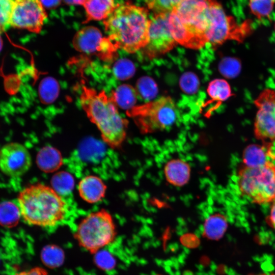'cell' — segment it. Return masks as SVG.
Instances as JSON below:
<instances>
[{
  "instance_id": "44dd1931",
  "label": "cell",
  "mask_w": 275,
  "mask_h": 275,
  "mask_svg": "<svg viewBox=\"0 0 275 275\" xmlns=\"http://www.w3.org/2000/svg\"><path fill=\"white\" fill-rule=\"evenodd\" d=\"M21 216L19 206L11 201L0 204V224L6 227L16 226Z\"/></svg>"
},
{
  "instance_id": "d4e9b609",
  "label": "cell",
  "mask_w": 275,
  "mask_h": 275,
  "mask_svg": "<svg viewBox=\"0 0 275 275\" xmlns=\"http://www.w3.org/2000/svg\"><path fill=\"white\" fill-rule=\"evenodd\" d=\"M154 14L170 13L182 0H144Z\"/></svg>"
},
{
  "instance_id": "f1b7e54d",
  "label": "cell",
  "mask_w": 275,
  "mask_h": 275,
  "mask_svg": "<svg viewBox=\"0 0 275 275\" xmlns=\"http://www.w3.org/2000/svg\"><path fill=\"white\" fill-rule=\"evenodd\" d=\"M138 87L140 94L144 98H152L156 93L157 88L155 82L148 77H143L139 80Z\"/></svg>"
},
{
  "instance_id": "8992f818",
  "label": "cell",
  "mask_w": 275,
  "mask_h": 275,
  "mask_svg": "<svg viewBox=\"0 0 275 275\" xmlns=\"http://www.w3.org/2000/svg\"><path fill=\"white\" fill-rule=\"evenodd\" d=\"M241 193L253 203L263 204L275 199V166L273 163L251 168L244 166L237 174Z\"/></svg>"
},
{
  "instance_id": "5bb4252c",
  "label": "cell",
  "mask_w": 275,
  "mask_h": 275,
  "mask_svg": "<svg viewBox=\"0 0 275 275\" xmlns=\"http://www.w3.org/2000/svg\"><path fill=\"white\" fill-rule=\"evenodd\" d=\"M77 188L83 200L88 203L94 204L101 201L105 197L107 186L99 177L89 175L79 181Z\"/></svg>"
},
{
  "instance_id": "1f68e13d",
  "label": "cell",
  "mask_w": 275,
  "mask_h": 275,
  "mask_svg": "<svg viewBox=\"0 0 275 275\" xmlns=\"http://www.w3.org/2000/svg\"><path fill=\"white\" fill-rule=\"evenodd\" d=\"M181 85L186 92H194L197 89L198 80L195 75L188 73L182 77Z\"/></svg>"
},
{
  "instance_id": "9a60e30c",
  "label": "cell",
  "mask_w": 275,
  "mask_h": 275,
  "mask_svg": "<svg viewBox=\"0 0 275 275\" xmlns=\"http://www.w3.org/2000/svg\"><path fill=\"white\" fill-rule=\"evenodd\" d=\"M166 180L175 186H182L189 181L190 168L189 164L181 159H173L168 161L164 167Z\"/></svg>"
},
{
  "instance_id": "74e56055",
  "label": "cell",
  "mask_w": 275,
  "mask_h": 275,
  "mask_svg": "<svg viewBox=\"0 0 275 275\" xmlns=\"http://www.w3.org/2000/svg\"><path fill=\"white\" fill-rule=\"evenodd\" d=\"M3 40H2V37L1 36V33H0V52L2 49V47H3Z\"/></svg>"
},
{
  "instance_id": "5b68a950",
  "label": "cell",
  "mask_w": 275,
  "mask_h": 275,
  "mask_svg": "<svg viewBox=\"0 0 275 275\" xmlns=\"http://www.w3.org/2000/svg\"><path fill=\"white\" fill-rule=\"evenodd\" d=\"M116 235L111 214L105 209L91 212L78 224L74 234L79 245L91 254H96L112 242Z\"/></svg>"
},
{
  "instance_id": "277c9868",
  "label": "cell",
  "mask_w": 275,
  "mask_h": 275,
  "mask_svg": "<svg viewBox=\"0 0 275 275\" xmlns=\"http://www.w3.org/2000/svg\"><path fill=\"white\" fill-rule=\"evenodd\" d=\"M214 1L182 0L169 14L170 27L177 44L198 49L207 43L209 9Z\"/></svg>"
},
{
  "instance_id": "cb8c5ba5",
  "label": "cell",
  "mask_w": 275,
  "mask_h": 275,
  "mask_svg": "<svg viewBox=\"0 0 275 275\" xmlns=\"http://www.w3.org/2000/svg\"><path fill=\"white\" fill-rule=\"evenodd\" d=\"M274 3L275 0H249L251 11L258 19L269 16Z\"/></svg>"
},
{
  "instance_id": "7a4b0ae2",
  "label": "cell",
  "mask_w": 275,
  "mask_h": 275,
  "mask_svg": "<svg viewBox=\"0 0 275 275\" xmlns=\"http://www.w3.org/2000/svg\"><path fill=\"white\" fill-rule=\"evenodd\" d=\"M80 105L90 120L99 130L103 141L110 147H120L126 136L128 121L119 114L117 105L105 91L81 87Z\"/></svg>"
},
{
  "instance_id": "603a6c76",
  "label": "cell",
  "mask_w": 275,
  "mask_h": 275,
  "mask_svg": "<svg viewBox=\"0 0 275 275\" xmlns=\"http://www.w3.org/2000/svg\"><path fill=\"white\" fill-rule=\"evenodd\" d=\"M43 263L49 267L60 266L63 262V251L55 245H48L45 247L41 253Z\"/></svg>"
},
{
  "instance_id": "d590c367",
  "label": "cell",
  "mask_w": 275,
  "mask_h": 275,
  "mask_svg": "<svg viewBox=\"0 0 275 275\" xmlns=\"http://www.w3.org/2000/svg\"><path fill=\"white\" fill-rule=\"evenodd\" d=\"M44 7H51L57 6L60 0H41Z\"/></svg>"
},
{
  "instance_id": "4dcf8cb0",
  "label": "cell",
  "mask_w": 275,
  "mask_h": 275,
  "mask_svg": "<svg viewBox=\"0 0 275 275\" xmlns=\"http://www.w3.org/2000/svg\"><path fill=\"white\" fill-rule=\"evenodd\" d=\"M95 262L98 266L103 269H109L114 267V259L107 252L98 251L95 257Z\"/></svg>"
},
{
  "instance_id": "6da1fadb",
  "label": "cell",
  "mask_w": 275,
  "mask_h": 275,
  "mask_svg": "<svg viewBox=\"0 0 275 275\" xmlns=\"http://www.w3.org/2000/svg\"><path fill=\"white\" fill-rule=\"evenodd\" d=\"M103 22L107 37L118 49L134 53L147 45L150 22L147 9L128 2L118 4Z\"/></svg>"
},
{
  "instance_id": "2e32d148",
  "label": "cell",
  "mask_w": 275,
  "mask_h": 275,
  "mask_svg": "<svg viewBox=\"0 0 275 275\" xmlns=\"http://www.w3.org/2000/svg\"><path fill=\"white\" fill-rule=\"evenodd\" d=\"M82 5L86 14V23L93 20H104L116 5L114 0H84Z\"/></svg>"
},
{
  "instance_id": "4fadbf2b",
  "label": "cell",
  "mask_w": 275,
  "mask_h": 275,
  "mask_svg": "<svg viewBox=\"0 0 275 275\" xmlns=\"http://www.w3.org/2000/svg\"><path fill=\"white\" fill-rule=\"evenodd\" d=\"M32 165V157L23 145L12 142L0 149V170L5 175L16 177L24 174Z\"/></svg>"
},
{
  "instance_id": "7c38bea8",
  "label": "cell",
  "mask_w": 275,
  "mask_h": 275,
  "mask_svg": "<svg viewBox=\"0 0 275 275\" xmlns=\"http://www.w3.org/2000/svg\"><path fill=\"white\" fill-rule=\"evenodd\" d=\"M254 103L257 108L254 123L255 136L269 143L275 141V90L266 89L262 91Z\"/></svg>"
},
{
  "instance_id": "f35d334b",
  "label": "cell",
  "mask_w": 275,
  "mask_h": 275,
  "mask_svg": "<svg viewBox=\"0 0 275 275\" xmlns=\"http://www.w3.org/2000/svg\"><path fill=\"white\" fill-rule=\"evenodd\" d=\"M274 30H275V24H274Z\"/></svg>"
},
{
  "instance_id": "484cf974",
  "label": "cell",
  "mask_w": 275,
  "mask_h": 275,
  "mask_svg": "<svg viewBox=\"0 0 275 275\" xmlns=\"http://www.w3.org/2000/svg\"><path fill=\"white\" fill-rule=\"evenodd\" d=\"M241 63L234 58H226L220 63L219 69L221 73L228 78L237 76L241 70Z\"/></svg>"
},
{
  "instance_id": "d6a6232c",
  "label": "cell",
  "mask_w": 275,
  "mask_h": 275,
  "mask_svg": "<svg viewBox=\"0 0 275 275\" xmlns=\"http://www.w3.org/2000/svg\"><path fill=\"white\" fill-rule=\"evenodd\" d=\"M14 275H48V273L45 269L38 267L29 270L17 272Z\"/></svg>"
},
{
  "instance_id": "f546056e",
  "label": "cell",
  "mask_w": 275,
  "mask_h": 275,
  "mask_svg": "<svg viewBox=\"0 0 275 275\" xmlns=\"http://www.w3.org/2000/svg\"><path fill=\"white\" fill-rule=\"evenodd\" d=\"M134 72V68L130 62L123 60L120 61L115 66L116 75L120 79L131 77Z\"/></svg>"
},
{
  "instance_id": "30bf717a",
  "label": "cell",
  "mask_w": 275,
  "mask_h": 275,
  "mask_svg": "<svg viewBox=\"0 0 275 275\" xmlns=\"http://www.w3.org/2000/svg\"><path fill=\"white\" fill-rule=\"evenodd\" d=\"M169 14H155L150 19L148 42L142 49L149 59L164 54L177 44L170 29Z\"/></svg>"
},
{
  "instance_id": "3957f363",
  "label": "cell",
  "mask_w": 275,
  "mask_h": 275,
  "mask_svg": "<svg viewBox=\"0 0 275 275\" xmlns=\"http://www.w3.org/2000/svg\"><path fill=\"white\" fill-rule=\"evenodd\" d=\"M21 216L28 225L54 227L65 218L67 205L52 187L38 183L23 189L18 196Z\"/></svg>"
},
{
  "instance_id": "e0dca14e",
  "label": "cell",
  "mask_w": 275,
  "mask_h": 275,
  "mask_svg": "<svg viewBox=\"0 0 275 275\" xmlns=\"http://www.w3.org/2000/svg\"><path fill=\"white\" fill-rule=\"evenodd\" d=\"M257 144L250 145L244 150L242 155L244 166L259 167L272 163L268 150V146Z\"/></svg>"
},
{
  "instance_id": "e575fe53",
  "label": "cell",
  "mask_w": 275,
  "mask_h": 275,
  "mask_svg": "<svg viewBox=\"0 0 275 275\" xmlns=\"http://www.w3.org/2000/svg\"><path fill=\"white\" fill-rule=\"evenodd\" d=\"M270 213L269 217V222L271 226L275 229V199L272 201V206L270 209Z\"/></svg>"
},
{
  "instance_id": "ba28073f",
  "label": "cell",
  "mask_w": 275,
  "mask_h": 275,
  "mask_svg": "<svg viewBox=\"0 0 275 275\" xmlns=\"http://www.w3.org/2000/svg\"><path fill=\"white\" fill-rule=\"evenodd\" d=\"M248 22L238 24L226 14L222 6L214 0L210 6L209 21L205 35L207 43L213 45L222 44L228 40L242 42L251 33Z\"/></svg>"
},
{
  "instance_id": "52a82bcc",
  "label": "cell",
  "mask_w": 275,
  "mask_h": 275,
  "mask_svg": "<svg viewBox=\"0 0 275 275\" xmlns=\"http://www.w3.org/2000/svg\"><path fill=\"white\" fill-rule=\"evenodd\" d=\"M142 132L161 130L172 126L177 117V109L170 97H161L157 100L135 106L127 112Z\"/></svg>"
},
{
  "instance_id": "836d02e7",
  "label": "cell",
  "mask_w": 275,
  "mask_h": 275,
  "mask_svg": "<svg viewBox=\"0 0 275 275\" xmlns=\"http://www.w3.org/2000/svg\"><path fill=\"white\" fill-rule=\"evenodd\" d=\"M267 146L271 162L275 166V141L267 143Z\"/></svg>"
},
{
  "instance_id": "4316f807",
  "label": "cell",
  "mask_w": 275,
  "mask_h": 275,
  "mask_svg": "<svg viewBox=\"0 0 275 275\" xmlns=\"http://www.w3.org/2000/svg\"><path fill=\"white\" fill-rule=\"evenodd\" d=\"M52 187L59 194L70 191L73 186V180L70 175L61 172L54 176L52 179Z\"/></svg>"
},
{
  "instance_id": "8fae6325",
  "label": "cell",
  "mask_w": 275,
  "mask_h": 275,
  "mask_svg": "<svg viewBox=\"0 0 275 275\" xmlns=\"http://www.w3.org/2000/svg\"><path fill=\"white\" fill-rule=\"evenodd\" d=\"M47 17L41 0H14L10 25L38 34Z\"/></svg>"
},
{
  "instance_id": "ac0fdd59",
  "label": "cell",
  "mask_w": 275,
  "mask_h": 275,
  "mask_svg": "<svg viewBox=\"0 0 275 275\" xmlns=\"http://www.w3.org/2000/svg\"><path fill=\"white\" fill-rule=\"evenodd\" d=\"M228 227L226 217L221 213L210 215L205 220L203 229V235L210 240H218L226 232Z\"/></svg>"
},
{
  "instance_id": "8d00e7d4",
  "label": "cell",
  "mask_w": 275,
  "mask_h": 275,
  "mask_svg": "<svg viewBox=\"0 0 275 275\" xmlns=\"http://www.w3.org/2000/svg\"><path fill=\"white\" fill-rule=\"evenodd\" d=\"M68 4L82 5L84 0H64Z\"/></svg>"
},
{
  "instance_id": "9c48e42d",
  "label": "cell",
  "mask_w": 275,
  "mask_h": 275,
  "mask_svg": "<svg viewBox=\"0 0 275 275\" xmlns=\"http://www.w3.org/2000/svg\"><path fill=\"white\" fill-rule=\"evenodd\" d=\"M72 44L77 51L96 56L104 61H112L117 55L118 49L115 45L93 26H85L77 32Z\"/></svg>"
},
{
  "instance_id": "7402d4cb",
  "label": "cell",
  "mask_w": 275,
  "mask_h": 275,
  "mask_svg": "<svg viewBox=\"0 0 275 275\" xmlns=\"http://www.w3.org/2000/svg\"><path fill=\"white\" fill-rule=\"evenodd\" d=\"M208 93L213 101L218 104L226 100L231 96V90L228 82L223 79H216L209 84Z\"/></svg>"
},
{
  "instance_id": "83f0119b",
  "label": "cell",
  "mask_w": 275,
  "mask_h": 275,
  "mask_svg": "<svg viewBox=\"0 0 275 275\" xmlns=\"http://www.w3.org/2000/svg\"><path fill=\"white\" fill-rule=\"evenodd\" d=\"M14 0H0V33L10 25Z\"/></svg>"
},
{
  "instance_id": "ffe728a7",
  "label": "cell",
  "mask_w": 275,
  "mask_h": 275,
  "mask_svg": "<svg viewBox=\"0 0 275 275\" xmlns=\"http://www.w3.org/2000/svg\"><path fill=\"white\" fill-rule=\"evenodd\" d=\"M111 97L117 105L123 108H131L136 100L135 89L128 85H123L112 92Z\"/></svg>"
},
{
  "instance_id": "d6986e66",
  "label": "cell",
  "mask_w": 275,
  "mask_h": 275,
  "mask_svg": "<svg viewBox=\"0 0 275 275\" xmlns=\"http://www.w3.org/2000/svg\"><path fill=\"white\" fill-rule=\"evenodd\" d=\"M37 162L41 170L45 172H52L61 164L62 158L56 149L45 147L38 152Z\"/></svg>"
}]
</instances>
